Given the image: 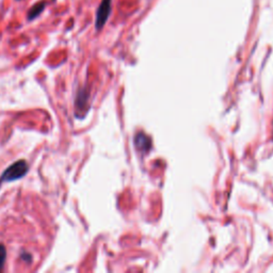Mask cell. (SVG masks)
Masks as SVG:
<instances>
[{"mask_svg":"<svg viewBox=\"0 0 273 273\" xmlns=\"http://www.w3.org/2000/svg\"><path fill=\"white\" fill-rule=\"evenodd\" d=\"M28 172V164L25 160H20L14 162L12 166H10L4 171L1 177H0V185L2 183H8V181H13L20 179L27 174Z\"/></svg>","mask_w":273,"mask_h":273,"instance_id":"obj_1","label":"cell"},{"mask_svg":"<svg viewBox=\"0 0 273 273\" xmlns=\"http://www.w3.org/2000/svg\"><path fill=\"white\" fill-rule=\"evenodd\" d=\"M110 12H111V0H101L100 5L98 10V14H96V21H95L96 29L99 30L105 26L108 17L110 15Z\"/></svg>","mask_w":273,"mask_h":273,"instance_id":"obj_2","label":"cell"},{"mask_svg":"<svg viewBox=\"0 0 273 273\" xmlns=\"http://www.w3.org/2000/svg\"><path fill=\"white\" fill-rule=\"evenodd\" d=\"M88 105H89V92L85 88L80 89L78 91V94L76 96V117L81 118L85 116L88 110Z\"/></svg>","mask_w":273,"mask_h":273,"instance_id":"obj_3","label":"cell"},{"mask_svg":"<svg viewBox=\"0 0 273 273\" xmlns=\"http://www.w3.org/2000/svg\"><path fill=\"white\" fill-rule=\"evenodd\" d=\"M45 7H46V3L45 2H39L37 4H34L30 9L29 13H28V20H31L33 19H37V17L43 12Z\"/></svg>","mask_w":273,"mask_h":273,"instance_id":"obj_4","label":"cell"},{"mask_svg":"<svg viewBox=\"0 0 273 273\" xmlns=\"http://www.w3.org/2000/svg\"><path fill=\"white\" fill-rule=\"evenodd\" d=\"M5 258H7V250H5L4 246L0 244V270H2Z\"/></svg>","mask_w":273,"mask_h":273,"instance_id":"obj_5","label":"cell"}]
</instances>
